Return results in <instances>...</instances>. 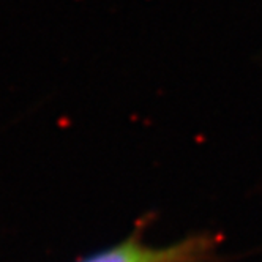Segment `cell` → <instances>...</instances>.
I'll use <instances>...</instances> for the list:
<instances>
[{"instance_id": "1", "label": "cell", "mask_w": 262, "mask_h": 262, "mask_svg": "<svg viewBox=\"0 0 262 262\" xmlns=\"http://www.w3.org/2000/svg\"><path fill=\"white\" fill-rule=\"evenodd\" d=\"M167 247L154 248L142 242L141 231H136L126 240L106 248L81 262H158L166 254Z\"/></svg>"}, {"instance_id": "2", "label": "cell", "mask_w": 262, "mask_h": 262, "mask_svg": "<svg viewBox=\"0 0 262 262\" xmlns=\"http://www.w3.org/2000/svg\"><path fill=\"white\" fill-rule=\"evenodd\" d=\"M216 245L213 235H191L167 247L158 262H216Z\"/></svg>"}]
</instances>
